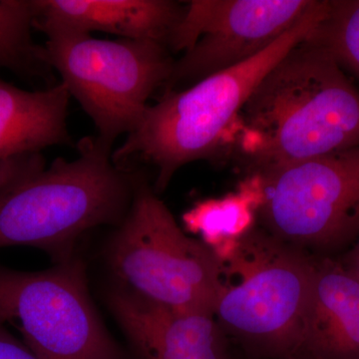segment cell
I'll use <instances>...</instances> for the list:
<instances>
[{"mask_svg":"<svg viewBox=\"0 0 359 359\" xmlns=\"http://www.w3.org/2000/svg\"><path fill=\"white\" fill-rule=\"evenodd\" d=\"M264 176L359 145V90L327 51L304 39L257 85L224 147Z\"/></svg>","mask_w":359,"mask_h":359,"instance_id":"6da1fadb","label":"cell"},{"mask_svg":"<svg viewBox=\"0 0 359 359\" xmlns=\"http://www.w3.org/2000/svg\"><path fill=\"white\" fill-rule=\"evenodd\" d=\"M77 147V159L49 166L41 152L0 162V248H36L60 264L87 231L121 223L140 175L116 165L97 136Z\"/></svg>","mask_w":359,"mask_h":359,"instance_id":"7a4b0ae2","label":"cell"},{"mask_svg":"<svg viewBox=\"0 0 359 359\" xmlns=\"http://www.w3.org/2000/svg\"><path fill=\"white\" fill-rule=\"evenodd\" d=\"M328 4L330 0H314L289 32L250 60L188 89L167 90L159 102L148 106L136 129L112 153L113 162L125 168L135 161L152 165L157 172L153 189L159 194L180 168L216 154L257 85L320 25Z\"/></svg>","mask_w":359,"mask_h":359,"instance_id":"3957f363","label":"cell"},{"mask_svg":"<svg viewBox=\"0 0 359 359\" xmlns=\"http://www.w3.org/2000/svg\"><path fill=\"white\" fill-rule=\"evenodd\" d=\"M316 257L255 228L219 261L214 316L259 359H294L301 344Z\"/></svg>","mask_w":359,"mask_h":359,"instance_id":"277c9868","label":"cell"},{"mask_svg":"<svg viewBox=\"0 0 359 359\" xmlns=\"http://www.w3.org/2000/svg\"><path fill=\"white\" fill-rule=\"evenodd\" d=\"M106 259L115 287L142 301L214 314L218 259L200 240L184 233L141 176L128 212L111 235Z\"/></svg>","mask_w":359,"mask_h":359,"instance_id":"5b68a950","label":"cell"},{"mask_svg":"<svg viewBox=\"0 0 359 359\" xmlns=\"http://www.w3.org/2000/svg\"><path fill=\"white\" fill-rule=\"evenodd\" d=\"M43 33L47 41L40 45V57L57 71L108 147L136 129L149 98L173 73L176 60L160 42L101 40L60 28Z\"/></svg>","mask_w":359,"mask_h":359,"instance_id":"8992f818","label":"cell"},{"mask_svg":"<svg viewBox=\"0 0 359 359\" xmlns=\"http://www.w3.org/2000/svg\"><path fill=\"white\" fill-rule=\"evenodd\" d=\"M0 323L15 327L39 359H126L97 313L75 257L33 273L0 264Z\"/></svg>","mask_w":359,"mask_h":359,"instance_id":"52a82bcc","label":"cell"},{"mask_svg":"<svg viewBox=\"0 0 359 359\" xmlns=\"http://www.w3.org/2000/svg\"><path fill=\"white\" fill-rule=\"evenodd\" d=\"M259 178L257 219L271 235L306 252L349 248L358 238L359 145Z\"/></svg>","mask_w":359,"mask_h":359,"instance_id":"ba28073f","label":"cell"},{"mask_svg":"<svg viewBox=\"0 0 359 359\" xmlns=\"http://www.w3.org/2000/svg\"><path fill=\"white\" fill-rule=\"evenodd\" d=\"M314 0H193L168 48L183 51L168 81L197 83L266 50L302 20Z\"/></svg>","mask_w":359,"mask_h":359,"instance_id":"9c48e42d","label":"cell"},{"mask_svg":"<svg viewBox=\"0 0 359 359\" xmlns=\"http://www.w3.org/2000/svg\"><path fill=\"white\" fill-rule=\"evenodd\" d=\"M108 302L138 359H231L214 314L173 311L116 287Z\"/></svg>","mask_w":359,"mask_h":359,"instance_id":"30bf717a","label":"cell"},{"mask_svg":"<svg viewBox=\"0 0 359 359\" xmlns=\"http://www.w3.org/2000/svg\"><path fill=\"white\" fill-rule=\"evenodd\" d=\"M294 359H359V280L339 259H316Z\"/></svg>","mask_w":359,"mask_h":359,"instance_id":"8fae6325","label":"cell"},{"mask_svg":"<svg viewBox=\"0 0 359 359\" xmlns=\"http://www.w3.org/2000/svg\"><path fill=\"white\" fill-rule=\"evenodd\" d=\"M34 29L60 28L169 44L185 6L170 0H35Z\"/></svg>","mask_w":359,"mask_h":359,"instance_id":"7c38bea8","label":"cell"},{"mask_svg":"<svg viewBox=\"0 0 359 359\" xmlns=\"http://www.w3.org/2000/svg\"><path fill=\"white\" fill-rule=\"evenodd\" d=\"M70 94L65 84L27 91L0 78V162L57 145H72Z\"/></svg>","mask_w":359,"mask_h":359,"instance_id":"4fadbf2b","label":"cell"},{"mask_svg":"<svg viewBox=\"0 0 359 359\" xmlns=\"http://www.w3.org/2000/svg\"><path fill=\"white\" fill-rule=\"evenodd\" d=\"M262 192L257 176H247L237 192L202 201L182 217L189 233L200 236L218 261L228 259L238 243L256 228Z\"/></svg>","mask_w":359,"mask_h":359,"instance_id":"5bb4252c","label":"cell"},{"mask_svg":"<svg viewBox=\"0 0 359 359\" xmlns=\"http://www.w3.org/2000/svg\"><path fill=\"white\" fill-rule=\"evenodd\" d=\"M35 0H0V67L23 79H51V68L32 39Z\"/></svg>","mask_w":359,"mask_h":359,"instance_id":"9a60e30c","label":"cell"},{"mask_svg":"<svg viewBox=\"0 0 359 359\" xmlns=\"http://www.w3.org/2000/svg\"><path fill=\"white\" fill-rule=\"evenodd\" d=\"M306 40L359 78V0H330L327 15Z\"/></svg>","mask_w":359,"mask_h":359,"instance_id":"2e32d148","label":"cell"},{"mask_svg":"<svg viewBox=\"0 0 359 359\" xmlns=\"http://www.w3.org/2000/svg\"><path fill=\"white\" fill-rule=\"evenodd\" d=\"M0 359H39L0 323Z\"/></svg>","mask_w":359,"mask_h":359,"instance_id":"e0dca14e","label":"cell"},{"mask_svg":"<svg viewBox=\"0 0 359 359\" xmlns=\"http://www.w3.org/2000/svg\"><path fill=\"white\" fill-rule=\"evenodd\" d=\"M339 259L359 280V236L348 248L346 254Z\"/></svg>","mask_w":359,"mask_h":359,"instance_id":"ac0fdd59","label":"cell"}]
</instances>
